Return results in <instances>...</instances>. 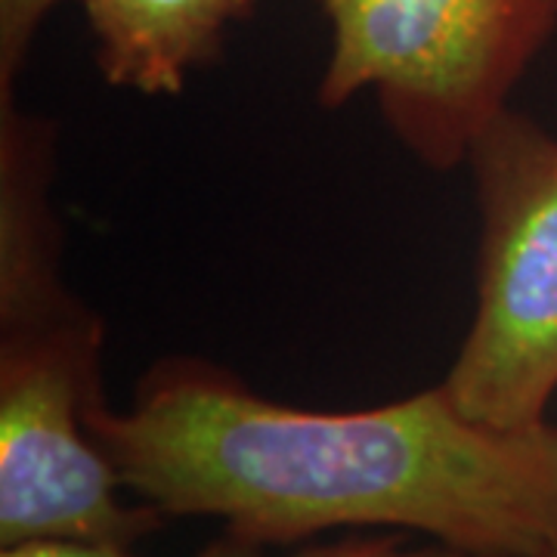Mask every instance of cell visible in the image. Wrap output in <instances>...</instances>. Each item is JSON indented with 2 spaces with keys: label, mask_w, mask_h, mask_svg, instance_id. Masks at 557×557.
Wrapping results in <instances>:
<instances>
[{
  "label": "cell",
  "mask_w": 557,
  "mask_h": 557,
  "mask_svg": "<svg viewBox=\"0 0 557 557\" xmlns=\"http://www.w3.org/2000/svg\"><path fill=\"white\" fill-rule=\"evenodd\" d=\"M38 205L3 208L0 545L87 539L134 545L161 523L131 508L112 458L87 428L97 391V325L69 307L38 236Z\"/></svg>",
  "instance_id": "7a4b0ae2"
},
{
  "label": "cell",
  "mask_w": 557,
  "mask_h": 557,
  "mask_svg": "<svg viewBox=\"0 0 557 557\" xmlns=\"http://www.w3.org/2000/svg\"><path fill=\"white\" fill-rule=\"evenodd\" d=\"M87 428L143 505L211 515L258 545L338 527L416 530L486 557H539L557 542L555 424H480L443 384L375 409L307 412L177 359L127 412L94 399Z\"/></svg>",
  "instance_id": "6da1fadb"
},
{
  "label": "cell",
  "mask_w": 557,
  "mask_h": 557,
  "mask_svg": "<svg viewBox=\"0 0 557 557\" xmlns=\"http://www.w3.org/2000/svg\"><path fill=\"white\" fill-rule=\"evenodd\" d=\"M483 248L478 317L443 387L502 431L545 424L557 391V139L498 115L474 143Z\"/></svg>",
  "instance_id": "277c9868"
},
{
  "label": "cell",
  "mask_w": 557,
  "mask_h": 557,
  "mask_svg": "<svg viewBox=\"0 0 557 557\" xmlns=\"http://www.w3.org/2000/svg\"><path fill=\"white\" fill-rule=\"evenodd\" d=\"M539 557H557V542L548 548V552H545V555H539Z\"/></svg>",
  "instance_id": "9c48e42d"
},
{
  "label": "cell",
  "mask_w": 557,
  "mask_h": 557,
  "mask_svg": "<svg viewBox=\"0 0 557 557\" xmlns=\"http://www.w3.org/2000/svg\"><path fill=\"white\" fill-rule=\"evenodd\" d=\"M263 545L248 542V539L226 533L218 542H211L199 557H263L260 552ZM295 557H486L465 552L446 542H434V545H406L403 539H344L335 545H319V548H307Z\"/></svg>",
  "instance_id": "8992f818"
},
{
  "label": "cell",
  "mask_w": 557,
  "mask_h": 557,
  "mask_svg": "<svg viewBox=\"0 0 557 557\" xmlns=\"http://www.w3.org/2000/svg\"><path fill=\"white\" fill-rule=\"evenodd\" d=\"M60 0H0V81L3 94L10 81L16 78L20 62L25 60V50L35 38L44 16L57 7Z\"/></svg>",
  "instance_id": "52a82bcc"
},
{
  "label": "cell",
  "mask_w": 557,
  "mask_h": 557,
  "mask_svg": "<svg viewBox=\"0 0 557 557\" xmlns=\"http://www.w3.org/2000/svg\"><path fill=\"white\" fill-rule=\"evenodd\" d=\"M0 557H134L127 545L87 542V539H32L3 545Z\"/></svg>",
  "instance_id": "ba28073f"
},
{
  "label": "cell",
  "mask_w": 557,
  "mask_h": 557,
  "mask_svg": "<svg viewBox=\"0 0 557 557\" xmlns=\"http://www.w3.org/2000/svg\"><path fill=\"white\" fill-rule=\"evenodd\" d=\"M332 60L322 106L375 90L418 159L449 168L505 112L557 22V0H322Z\"/></svg>",
  "instance_id": "3957f363"
},
{
  "label": "cell",
  "mask_w": 557,
  "mask_h": 557,
  "mask_svg": "<svg viewBox=\"0 0 557 557\" xmlns=\"http://www.w3.org/2000/svg\"><path fill=\"white\" fill-rule=\"evenodd\" d=\"M102 75L149 97L180 94L186 75L220 50L251 0H84Z\"/></svg>",
  "instance_id": "5b68a950"
}]
</instances>
